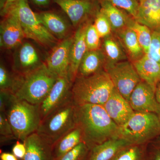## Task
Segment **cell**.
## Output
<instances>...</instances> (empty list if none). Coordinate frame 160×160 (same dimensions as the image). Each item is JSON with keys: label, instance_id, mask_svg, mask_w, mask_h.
Wrapping results in <instances>:
<instances>
[{"label": "cell", "instance_id": "obj_18", "mask_svg": "<svg viewBox=\"0 0 160 160\" xmlns=\"http://www.w3.org/2000/svg\"><path fill=\"white\" fill-rule=\"evenodd\" d=\"M135 21L153 30L160 29V0L140 2Z\"/></svg>", "mask_w": 160, "mask_h": 160}, {"label": "cell", "instance_id": "obj_23", "mask_svg": "<svg viewBox=\"0 0 160 160\" xmlns=\"http://www.w3.org/2000/svg\"><path fill=\"white\" fill-rule=\"evenodd\" d=\"M106 63V56L103 51L100 49L88 50L80 63L77 77H86L94 74L102 70Z\"/></svg>", "mask_w": 160, "mask_h": 160}, {"label": "cell", "instance_id": "obj_20", "mask_svg": "<svg viewBox=\"0 0 160 160\" xmlns=\"http://www.w3.org/2000/svg\"><path fill=\"white\" fill-rule=\"evenodd\" d=\"M132 63L141 79L148 83L155 91L160 82V63L146 54Z\"/></svg>", "mask_w": 160, "mask_h": 160}, {"label": "cell", "instance_id": "obj_1", "mask_svg": "<svg viewBox=\"0 0 160 160\" xmlns=\"http://www.w3.org/2000/svg\"><path fill=\"white\" fill-rule=\"evenodd\" d=\"M75 117L76 124L82 132L83 142L90 149L107 140L118 138L119 127L102 105H76Z\"/></svg>", "mask_w": 160, "mask_h": 160}, {"label": "cell", "instance_id": "obj_19", "mask_svg": "<svg viewBox=\"0 0 160 160\" xmlns=\"http://www.w3.org/2000/svg\"><path fill=\"white\" fill-rule=\"evenodd\" d=\"M129 145L120 138L110 139L92 148L86 160H111L121 149Z\"/></svg>", "mask_w": 160, "mask_h": 160}, {"label": "cell", "instance_id": "obj_41", "mask_svg": "<svg viewBox=\"0 0 160 160\" xmlns=\"http://www.w3.org/2000/svg\"><path fill=\"white\" fill-rule=\"evenodd\" d=\"M35 5L40 7H45L48 6L51 0H31Z\"/></svg>", "mask_w": 160, "mask_h": 160}, {"label": "cell", "instance_id": "obj_13", "mask_svg": "<svg viewBox=\"0 0 160 160\" xmlns=\"http://www.w3.org/2000/svg\"><path fill=\"white\" fill-rule=\"evenodd\" d=\"M5 17L0 27L1 46L5 49H11L20 46L26 37L14 14L9 12Z\"/></svg>", "mask_w": 160, "mask_h": 160}, {"label": "cell", "instance_id": "obj_42", "mask_svg": "<svg viewBox=\"0 0 160 160\" xmlns=\"http://www.w3.org/2000/svg\"><path fill=\"white\" fill-rule=\"evenodd\" d=\"M155 94L158 104L159 108L160 115V82L157 86L155 90Z\"/></svg>", "mask_w": 160, "mask_h": 160}, {"label": "cell", "instance_id": "obj_32", "mask_svg": "<svg viewBox=\"0 0 160 160\" xmlns=\"http://www.w3.org/2000/svg\"><path fill=\"white\" fill-rule=\"evenodd\" d=\"M117 8L124 10L135 19L139 2L137 0H105Z\"/></svg>", "mask_w": 160, "mask_h": 160}, {"label": "cell", "instance_id": "obj_35", "mask_svg": "<svg viewBox=\"0 0 160 160\" xmlns=\"http://www.w3.org/2000/svg\"><path fill=\"white\" fill-rule=\"evenodd\" d=\"M146 55L160 63V29L153 30L151 45Z\"/></svg>", "mask_w": 160, "mask_h": 160}, {"label": "cell", "instance_id": "obj_30", "mask_svg": "<svg viewBox=\"0 0 160 160\" xmlns=\"http://www.w3.org/2000/svg\"><path fill=\"white\" fill-rule=\"evenodd\" d=\"M94 26L101 38L110 36L112 30L109 19L101 9L97 12Z\"/></svg>", "mask_w": 160, "mask_h": 160}, {"label": "cell", "instance_id": "obj_40", "mask_svg": "<svg viewBox=\"0 0 160 160\" xmlns=\"http://www.w3.org/2000/svg\"><path fill=\"white\" fill-rule=\"evenodd\" d=\"M1 160H19L13 153L9 152H2L0 155Z\"/></svg>", "mask_w": 160, "mask_h": 160}, {"label": "cell", "instance_id": "obj_28", "mask_svg": "<svg viewBox=\"0 0 160 160\" xmlns=\"http://www.w3.org/2000/svg\"><path fill=\"white\" fill-rule=\"evenodd\" d=\"M128 26L135 32L143 51L145 54H147L150 48L152 38V32L150 29L134 19L132 20Z\"/></svg>", "mask_w": 160, "mask_h": 160}, {"label": "cell", "instance_id": "obj_10", "mask_svg": "<svg viewBox=\"0 0 160 160\" xmlns=\"http://www.w3.org/2000/svg\"><path fill=\"white\" fill-rule=\"evenodd\" d=\"M129 103L134 112H153L160 115L155 91L148 83L142 80L138 84L132 92Z\"/></svg>", "mask_w": 160, "mask_h": 160}, {"label": "cell", "instance_id": "obj_27", "mask_svg": "<svg viewBox=\"0 0 160 160\" xmlns=\"http://www.w3.org/2000/svg\"><path fill=\"white\" fill-rule=\"evenodd\" d=\"M147 146V144L125 146L111 160H148Z\"/></svg>", "mask_w": 160, "mask_h": 160}, {"label": "cell", "instance_id": "obj_29", "mask_svg": "<svg viewBox=\"0 0 160 160\" xmlns=\"http://www.w3.org/2000/svg\"><path fill=\"white\" fill-rule=\"evenodd\" d=\"M19 75L11 73L1 64L0 66V91H7L13 94Z\"/></svg>", "mask_w": 160, "mask_h": 160}, {"label": "cell", "instance_id": "obj_21", "mask_svg": "<svg viewBox=\"0 0 160 160\" xmlns=\"http://www.w3.org/2000/svg\"><path fill=\"white\" fill-rule=\"evenodd\" d=\"M82 142H84L82 132L80 127L76 125L52 145V160H58Z\"/></svg>", "mask_w": 160, "mask_h": 160}, {"label": "cell", "instance_id": "obj_12", "mask_svg": "<svg viewBox=\"0 0 160 160\" xmlns=\"http://www.w3.org/2000/svg\"><path fill=\"white\" fill-rule=\"evenodd\" d=\"M44 63L34 46L28 42L18 46L14 56L13 71L19 75H24L37 69Z\"/></svg>", "mask_w": 160, "mask_h": 160}, {"label": "cell", "instance_id": "obj_22", "mask_svg": "<svg viewBox=\"0 0 160 160\" xmlns=\"http://www.w3.org/2000/svg\"><path fill=\"white\" fill-rule=\"evenodd\" d=\"M40 21L50 33L59 39L69 37L68 23L61 15L53 12H43L38 13Z\"/></svg>", "mask_w": 160, "mask_h": 160}, {"label": "cell", "instance_id": "obj_24", "mask_svg": "<svg viewBox=\"0 0 160 160\" xmlns=\"http://www.w3.org/2000/svg\"><path fill=\"white\" fill-rule=\"evenodd\" d=\"M125 50L132 62L140 59L145 55L135 32L127 26L117 32Z\"/></svg>", "mask_w": 160, "mask_h": 160}, {"label": "cell", "instance_id": "obj_37", "mask_svg": "<svg viewBox=\"0 0 160 160\" xmlns=\"http://www.w3.org/2000/svg\"><path fill=\"white\" fill-rule=\"evenodd\" d=\"M18 140L12 148V153L19 160L23 159L26 155V148L24 142Z\"/></svg>", "mask_w": 160, "mask_h": 160}, {"label": "cell", "instance_id": "obj_2", "mask_svg": "<svg viewBox=\"0 0 160 160\" xmlns=\"http://www.w3.org/2000/svg\"><path fill=\"white\" fill-rule=\"evenodd\" d=\"M114 89L105 69L86 77H77L72 84V97L76 105L103 106Z\"/></svg>", "mask_w": 160, "mask_h": 160}, {"label": "cell", "instance_id": "obj_4", "mask_svg": "<svg viewBox=\"0 0 160 160\" xmlns=\"http://www.w3.org/2000/svg\"><path fill=\"white\" fill-rule=\"evenodd\" d=\"M58 77L44 63L31 72L19 75L13 95L20 99L39 105L49 93Z\"/></svg>", "mask_w": 160, "mask_h": 160}, {"label": "cell", "instance_id": "obj_6", "mask_svg": "<svg viewBox=\"0 0 160 160\" xmlns=\"http://www.w3.org/2000/svg\"><path fill=\"white\" fill-rule=\"evenodd\" d=\"M76 105L72 98L47 115L42 120L36 132L52 145L76 126L75 111Z\"/></svg>", "mask_w": 160, "mask_h": 160}, {"label": "cell", "instance_id": "obj_14", "mask_svg": "<svg viewBox=\"0 0 160 160\" xmlns=\"http://www.w3.org/2000/svg\"><path fill=\"white\" fill-rule=\"evenodd\" d=\"M103 106L119 127L126 123L135 112L129 102L115 88Z\"/></svg>", "mask_w": 160, "mask_h": 160}, {"label": "cell", "instance_id": "obj_15", "mask_svg": "<svg viewBox=\"0 0 160 160\" xmlns=\"http://www.w3.org/2000/svg\"><path fill=\"white\" fill-rule=\"evenodd\" d=\"M67 14L72 25L79 26L94 12L92 0H53Z\"/></svg>", "mask_w": 160, "mask_h": 160}, {"label": "cell", "instance_id": "obj_3", "mask_svg": "<svg viewBox=\"0 0 160 160\" xmlns=\"http://www.w3.org/2000/svg\"><path fill=\"white\" fill-rule=\"evenodd\" d=\"M16 139L24 142L37 130L42 119L39 105H33L12 95L4 112Z\"/></svg>", "mask_w": 160, "mask_h": 160}, {"label": "cell", "instance_id": "obj_25", "mask_svg": "<svg viewBox=\"0 0 160 160\" xmlns=\"http://www.w3.org/2000/svg\"><path fill=\"white\" fill-rule=\"evenodd\" d=\"M102 7L101 9L109 19L112 30L117 32L128 26L132 20L122 10L105 0L102 1Z\"/></svg>", "mask_w": 160, "mask_h": 160}, {"label": "cell", "instance_id": "obj_39", "mask_svg": "<svg viewBox=\"0 0 160 160\" xmlns=\"http://www.w3.org/2000/svg\"><path fill=\"white\" fill-rule=\"evenodd\" d=\"M17 1L18 0H6L5 6L3 9L1 10V15L3 16H5L7 13V12L9 10V8Z\"/></svg>", "mask_w": 160, "mask_h": 160}, {"label": "cell", "instance_id": "obj_7", "mask_svg": "<svg viewBox=\"0 0 160 160\" xmlns=\"http://www.w3.org/2000/svg\"><path fill=\"white\" fill-rule=\"evenodd\" d=\"M9 12L18 18L26 38L45 47L55 46L58 44L57 38L43 25L38 13L32 10L27 0H18L7 12Z\"/></svg>", "mask_w": 160, "mask_h": 160}, {"label": "cell", "instance_id": "obj_5", "mask_svg": "<svg viewBox=\"0 0 160 160\" xmlns=\"http://www.w3.org/2000/svg\"><path fill=\"white\" fill-rule=\"evenodd\" d=\"M160 135L159 115L135 112L128 121L119 128L118 138L131 145H144Z\"/></svg>", "mask_w": 160, "mask_h": 160}, {"label": "cell", "instance_id": "obj_8", "mask_svg": "<svg viewBox=\"0 0 160 160\" xmlns=\"http://www.w3.org/2000/svg\"><path fill=\"white\" fill-rule=\"evenodd\" d=\"M105 69L118 92L129 102L133 89L142 81L132 62L125 60L106 65Z\"/></svg>", "mask_w": 160, "mask_h": 160}, {"label": "cell", "instance_id": "obj_16", "mask_svg": "<svg viewBox=\"0 0 160 160\" xmlns=\"http://www.w3.org/2000/svg\"><path fill=\"white\" fill-rule=\"evenodd\" d=\"M89 23H83L80 25L73 35L71 48L69 77L73 83L77 77L80 63L84 55L88 51L85 40V35Z\"/></svg>", "mask_w": 160, "mask_h": 160}, {"label": "cell", "instance_id": "obj_33", "mask_svg": "<svg viewBox=\"0 0 160 160\" xmlns=\"http://www.w3.org/2000/svg\"><path fill=\"white\" fill-rule=\"evenodd\" d=\"M90 149L86 143L82 142L58 160H86Z\"/></svg>", "mask_w": 160, "mask_h": 160}, {"label": "cell", "instance_id": "obj_38", "mask_svg": "<svg viewBox=\"0 0 160 160\" xmlns=\"http://www.w3.org/2000/svg\"><path fill=\"white\" fill-rule=\"evenodd\" d=\"M12 93L9 92L0 91V112H4Z\"/></svg>", "mask_w": 160, "mask_h": 160}, {"label": "cell", "instance_id": "obj_36", "mask_svg": "<svg viewBox=\"0 0 160 160\" xmlns=\"http://www.w3.org/2000/svg\"><path fill=\"white\" fill-rule=\"evenodd\" d=\"M148 160H160V135L147 144Z\"/></svg>", "mask_w": 160, "mask_h": 160}, {"label": "cell", "instance_id": "obj_34", "mask_svg": "<svg viewBox=\"0 0 160 160\" xmlns=\"http://www.w3.org/2000/svg\"><path fill=\"white\" fill-rule=\"evenodd\" d=\"M101 38L94 24L89 23L86 29L85 35V40L88 50L100 49Z\"/></svg>", "mask_w": 160, "mask_h": 160}, {"label": "cell", "instance_id": "obj_17", "mask_svg": "<svg viewBox=\"0 0 160 160\" xmlns=\"http://www.w3.org/2000/svg\"><path fill=\"white\" fill-rule=\"evenodd\" d=\"M23 142L26 152L21 160H52V146L36 132L30 134Z\"/></svg>", "mask_w": 160, "mask_h": 160}, {"label": "cell", "instance_id": "obj_26", "mask_svg": "<svg viewBox=\"0 0 160 160\" xmlns=\"http://www.w3.org/2000/svg\"><path fill=\"white\" fill-rule=\"evenodd\" d=\"M103 48V51L106 58L105 66L127 60V56L122 46L111 35L104 38Z\"/></svg>", "mask_w": 160, "mask_h": 160}, {"label": "cell", "instance_id": "obj_31", "mask_svg": "<svg viewBox=\"0 0 160 160\" xmlns=\"http://www.w3.org/2000/svg\"><path fill=\"white\" fill-rule=\"evenodd\" d=\"M16 139L6 114L0 112V142L1 145ZM17 140V139H16Z\"/></svg>", "mask_w": 160, "mask_h": 160}, {"label": "cell", "instance_id": "obj_9", "mask_svg": "<svg viewBox=\"0 0 160 160\" xmlns=\"http://www.w3.org/2000/svg\"><path fill=\"white\" fill-rule=\"evenodd\" d=\"M72 84L68 75L58 78L49 93L39 105L42 120L54 109L72 98Z\"/></svg>", "mask_w": 160, "mask_h": 160}, {"label": "cell", "instance_id": "obj_11", "mask_svg": "<svg viewBox=\"0 0 160 160\" xmlns=\"http://www.w3.org/2000/svg\"><path fill=\"white\" fill-rule=\"evenodd\" d=\"M73 36L63 40L53 47L47 58L46 65L58 77L69 76L70 51Z\"/></svg>", "mask_w": 160, "mask_h": 160}]
</instances>
